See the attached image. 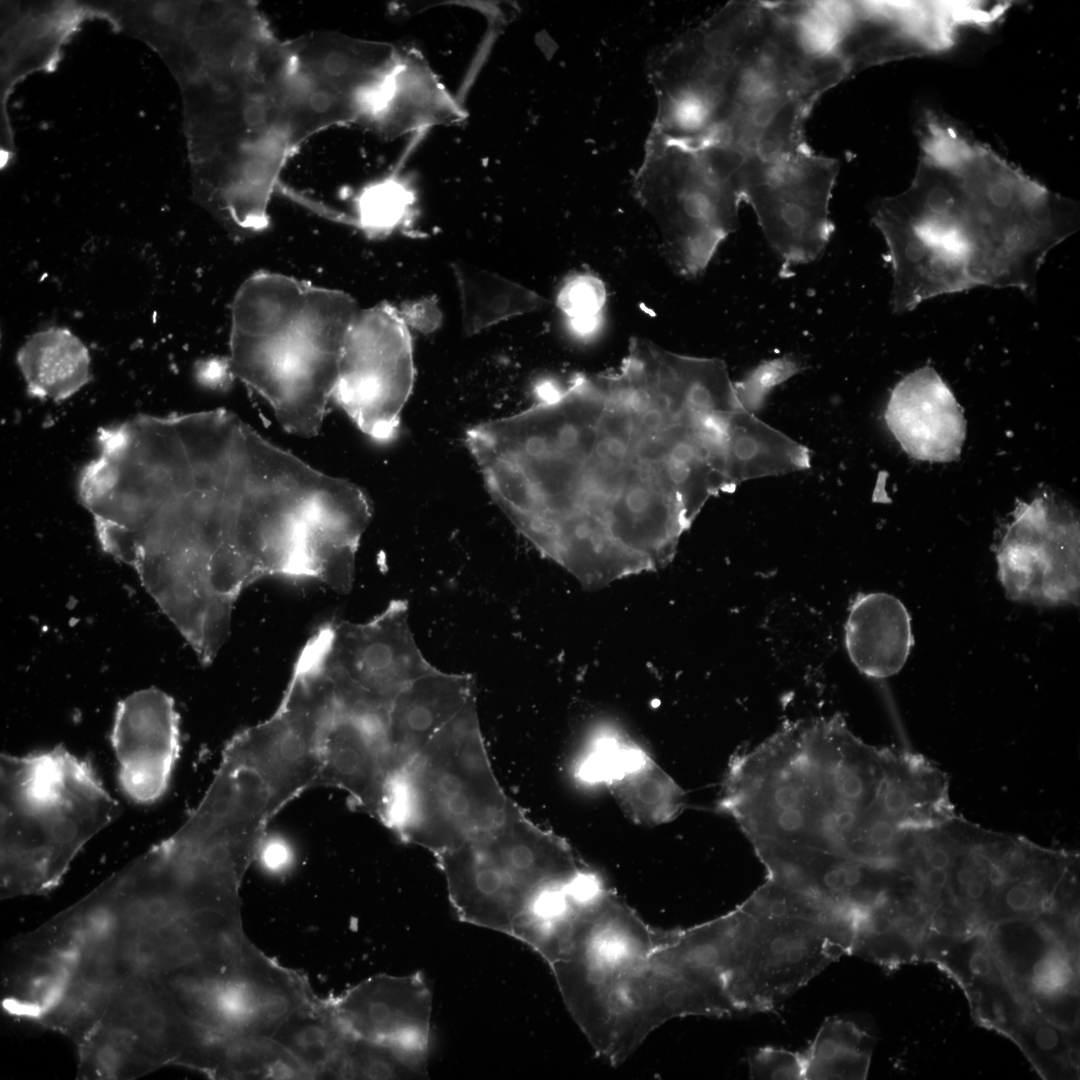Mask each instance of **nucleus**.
<instances>
[{
    "mask_svg": "<svg viewBox=\"0 0 1080 1080\" xmlns=\"http://www.w3.org/2000/svg\"><path fill=\"white\" fill-rule=\"evenodd\" d=\"M844 631L851 662L860 673L874 679L897 674L914 643L907 608L885 592L857 594L851 601Z\"/></svg>",
    "mask_w": 1080,
    "mask_h": 1080,
    "instance_id": "393cba45",
    "label": "nucleus"
},
{
    "mask_svg": "<svg viewBox=\"0 0 1080 1080\" xmlns=\"http://www.w3.org/2000/svg\"><path fill=\"white\" fill-rule=\"evenodd\" d=\"M848 77L805 30L795 2L758 1L735 51L719 120L706 143L748 153L790 108L814 103Z\"/></svg>",
    "mask_w": 1080,
    "mask_h": 1080,
    "instance_id": "9d476101",
    "label": "nucleus"
},
{
    "mask_svg": "<svg viewBox=\"0 0 1080 1080\" xmlns=\"http://www.w3.org/2000/svg\"><path fill=\"white\" fill-rule=\"evenodd\" d=\"M119 813L91 763L63 746L1 754V898L54 888Z\"/></svg>",
    "mask_w": 1080,
    "mask_h": 1080,
    "instance_id": "423d86ee",
    "label": "nucleus"
},
{
    "mask_svg": "<svg viewBox=\"0 0 1080 1080\" xmlns=\"http://www.w3.org/2000/svg\"><path fill=\"white\" fill-rule=\"evenodd\" d=\"M412 339L402 314L388 304L360 310L345 338L334 398L371 439L396 437L412 393Z\"/></svg>",
    "mask_w": 1080,
    "mask_h": 1080,
    "instance_id": "4468645a",
    "label": "nucleus"
},
{
    "mask_svg": "<svg viewBox=\"0 0 1080 1080\" xmlns=\"http://www.w3.org/2000/svg\"><path fill=\"white\" fill-rule=\"evenodd\" d=\"M350 1036L331 1001L325 1003L315 998L295 1010L272 1038L310 1078H340L343 1054Z\"/></svg>",
    "mask_w": 1080,
    "mask_h": 1080,
    "instance_id": "cd10ccee",
    "label": "nucleus"
},
{
    "mask_svg": "<svg viewBox=\"0 0 1080 1080\" xmlns=\"http://www.w3.org/2000/svg\"><path fill=\"white\" fill-rule=\"evenodd\" d=\"M886 424L903 450L928 462L958 459L966 421L950 388L931 367L915 370L891 392Z\"/></svg>",
    "mask_w": 1080,
    "mask_h": 1080,
    "instance_id": "4be33fe9",
    "label": "nucleus"
},
{
    "mask_svg": "<svg viewBox=\"0 0 1080 1080\" xmlns=\"http://www.w3.org/2000/svg\"><path fill=\"white\" fill-rule=\"evenodd\" d=\"M96 443L77 490L102 550L134 568L186 640L227 631L258 579L289 451L220 408L137 415L100 427Z\"/></svg>",
    "mask_w": 1080,
    "mask_h": 1080,
    "instance_id": "f03ea898",
    "label": "nucleus"
},
{
    "mask_svg": "<svg viewBox=\"0 0 1080 1080\" xmlns=\"http://www.w3.org/2000/svg\"><path fill=\"white\" fill-rule=\"evenodd\" d=\"M802 369V362L794 356L787 355L764 361L741 381L734 383L740 405L747 412L758 410L776 386Z\"/></svg>",
    "mask_w": 1080,
    "mask_h": 1080,
    "instance_id": "f704fd0d",
    "label": "nucleus"
},
{
    "mask_svg": "<svg viewBox=\"0 0 1080 1080\" xmlns=\"http://www.w3.org/2000/svg\"><path fill=\"white\" fill-rule=\"evenodd\" d=\"M748 1066L751 1079H805L803 1054L781 1048L753 1049L748 1055Z\"/></svg>",
    "mask_w": 1080,
    "mask_h": 1080,
    "instance_id": "c9c22d12",
    "label": "nucleus"
},
{
    "mask_svg": "<svg viewBox=\"0 0 1080 1080\" xmlns=\"http://www.w3.org/2000/svg\"><path fill=\"white\" fill-rule=\"evenodd\" d=\"M411 203L407 188L390 177L361 193L354 222L371 234L389 233L406 221Z\"/></svg>",
    "mask_w": 1080,
    "mask_h": 1080,
    "instance_id": "473e14b6",
    "label": "nucleus"
},
{
    "mask_svg": "<svg viewBox=\"0 0 1080 1080\" xmlns=\"http://www.w3.org/2000/svg\"><path fill=\"white\" fill-rule=\"evenodd\" d=\"M328 666L388 705L406 685L434 669L414 639L408 603L402 599L390 601L365 623L333 621Z\"/></svg>",
    "mask_w": 1080,
    "mask_h": 1080,
    "instance_id": "a211bd4d",
    "label": "nucleus"
},
{
    "mask_svg": "<svg viewBox=\"0 0 1080 1080\" xmlns=\"http://www.w3.org/2000/svg\"><path fill=\"white\" fill-rule=\"evenodd\" d=\"M110 740L118 781L135 803L151 804L166 791L179 756V715L173 698L157 688L118 702Z\"/></svg>",
    "mask_w": 1080,
    "mask_h": 1080,
    "instance_id": "6ab92c4d",
    "label": "nucleus"
},
{
    "mask_svg": "<svg viewBox=\"0 0 1080 1080\" xmlns=\"http://www.w3.org/2000/svg\"><path fill=\"white\" fill-rule=\"evenodd\" d=\"M511 801L493 771L474 696L391 777L381 823L436 856L495 826Z\"/></svg>",
    "mask_w": 1080,
    "mask_h": 1080,
    "instance_id": "6e6552de",
    "label": "nucleus"
},
{
    "mask_svg": "<svg viewBox=\"0 0 1080 1080\" xmlns=\"http://www.w3.org/2000/svg\"><path fill=\"white\" fill-rule=\"evenodd\" d=\"M872 1049V1037L854 1022L827 1019L803 1053L805 1079H865Z\"/></svg>",
    "mask_w": 1080,
    "mask_h": 1080,
    "instance_id": "c756f323",
    "label": "nucleus"
},
{
    "mask_svg": "<svg viewBox=\"0 0 1080 1080\" xmlns=\"http://www.w3.org/2000/svg\"><path fill=\"white\" fill-rule=\"evenodd\" d=\"M577 770L582 780L606 785L624 813L639 825L668 823L684 809L685 793L677 782L614 728L595 731Z\"/></svg>",
    "mask_w": 1080,
    "mask_h": 1080,
    "instance_id": "aec40b11",
    "label": "nucleus"
},
{
    "mask_svg": "<svg viewBox=\"0 0 1080 1080\" xmlns=\"http://www.w3.org/2000/svg\"><path fill=\"white\" fill-rule=\"evenodd\" d=\"M216 1077L230 1079H308L302 1066L273 1038H229Z\"/></svg>",
    "mask_w": 1080,
    "mask_h": 1080,
    "instance_id": "7c9ffc66",
    "label": "nucleus"
},
{
    "mask_svg": "<svg viewBox=\"0 0 1080 1080\" xmlns=\"http://www.w3.org/2000/svg\"><path fill=\"white\" fill-rule=\"evenodd\" d=\"M934 910L907 882L859 912L850 954L889 969L922 959Z\"/></svg>",
    "mask_w": 1080,
    "mask_h": 1080,
    "instance_id": "b1692460",
    "label": "nucleus"
},
{
    "mask_svg": "<svg viewBox=\"0 0 1080 1080\" xmlns=\"http://www.w3.org/2000/svg\"><path fill=\"white\" fill-rule=\"evenodd\" d=\"M743 159L725 145L677 142L651 130L633 187L680 275L700 274L737 229Z\"/></svg>",
    "mask_w": 1080,
    "mask_h": 1080,
    "instance_id": "9b49d317",
    "label": "nucleus"
},
{
    "mask_svg": "<svg viewBox=\"0 0 1080 1080\" xmlns=\"http://www.w3.org/2000/svg\"><path fill=\"white\" fill-rule=\"evenodd\" d=\"M460 920L526 941L592 875L569 844L511 801L495 826L435 856Z\"/></svg>",
    "mask_w": 1080,
    "mask_h": 1080,
    "instance_id": "0eeeda50",
    "label": "nucleus"
},
{
    "mask_svg": "<svg viewBox=\"0 0 1080 1080\" xmlns=\"http://www.w3.org/2000/svg\"><path fill=\"white\" fill-rule=\"evenodd\" d=\"M998 579L1012 601L1077 605L1080 528L1075 513L1047 497L1020 503L997 548Z\"/></svg>",
    "mask_w": 1080,
    "mask_h": 1080,
    "instance_id": "dca6fc26",
    "label": "nucleus"
},
{
    "mask_svg": "<svg viewBox=\"0 0 1080 1080\" xmlns=\"http://www.w3.org/2000/svg\"><path fill=\"white\" fill-rule=\"evenodd\" d=\"M606 300V287L600 278L590 273H577L563 283L556 304L572 331L587 336L598 329Z\"/></svg>",
    "mask_w": 1080,
    "mask_h": 1080,
    "instance_id": "72a5a7b5",
    "label": "nucleus"
},
{
    "mask_svg": "<svg viewBox=\"0 0 1080 1080\" xmlns=\"http://www.w3.org/2000/svg\"><path fill=\"white\" fill-rule=\"evenodd\" d=\"M331 1003L353 1036L427 1054L432 996L420 973L373 976Z\"/></svg>",
    "mask_w": 1080,
    "mask_h": 1080,
    "instance_id": "412c9836",
    "label": "nucleus"
},
{
    "mask_svg": "<svg viewBox=\"0 0 1080 1080\" xmlns=\"http://www.w3.org/2000/svg\"><path fill=\"white\" fill-rule=\"evenodd\" d=\"M16 361L28 395L42 400L64 401L92 378L87 347L64 327L31 335L19 348Z\"/></svg>",
    "mask_w": 1080,
    "mask_h": 1080,
    "instance_id": "bb28decb",
    "label": "nucleus"
},
{
    "mask_svg": "<svg viewBox=\"0 0 1080 1080\" xmlns=\"http://www.w3.org/2000/svg\"><path fill=\"white\" fill-rule=\"evenodd\" d=\"M756 7L757 1H731L665 48L651 74L657 97L652 130L677 142L707 140L721 114L736 48Z\"/></svg>",
    "mask_w": 1080,
    "mask_h": 1080,
    "instance_id": "f8f14e48",
    "label": "nucleus"
},
{
    "mask_svg": "<svg viewBox=\"0 0 1080 1080\" xmlns=\"http://www.w3.org/2000/svg\"><path fill=\"white\" fill-rule=\"evenodd\" d=\"M837 55L848 76L871 66L940 52L966 27H986L1007 10L1003 2H835Z\"/></svg>",
    "mask_w": 1080,
    "mask_h": 1080,
    "instance_id": "2eb2a0df",
    "label": "nucleus"
},
{
    "mask_svg": "<svg viewBox=\"0 0 1080 1080\" xmlns=\"http://www.w3.org/2000/svg\"><path fill=\"white\" fill-rule=\"evenodd\" d=\"M427 1054L351 1034L342 1059L343 1079H409L426 1076Z\"/></svg>",
    "mask_w": 1080,
    "mask_h": 1080,
    "instance_id": "2f4dec72",
    "label": "nucleus"
},
{
    "mask_svg": "<svg viewBox=\"0 0 1080 1080\" xmlns=\"http://www.w3.org/2000/svg\"><path fill=\"white\" fill-rule=\"evenodd\" d=\"M839 162L805 148L771 157L744 155L738 173L748 203L783 270L816 260L834 226L829 217Z\"/></svg>",
    "mask_w": 1080,
    "mask_h": 1080,
    "instance_id": "ddd939ff",
    "label": "nucleus"
},
{
    "mask_svg": "<svg viewBox=\"0 0 1080 1080\" xmlns=\"http://www.w3.org/2000/svg\"><path fill=\"white\" fill-rule=\"evenodd\" d=\"M872 220L889 250L898 314L978 286L1034 294L1046 255L1079 222L1075 203L933 114L910 186L879 200Z\"/></svg>",
    "mask_w": 1080,
    "mask_h": 1080,
    "instance_id": "7ed1b4c3",
    "label": "nucleus"
},
{
    "mask_svg": "<svg viewBox=\"0 0 1080 1080\" xmlns=\"http://www.w3.org/2000/svg\"><path fill=\"white\" fill-rule=\"evenodd\" d=\"M474 696L470 675L436 668L406 685L388 709L391 777Z\"/></svg>",
    "mask_w": 1080,
    "mask_h": 1080,
    "instance_id": "5701e85b",
    "label": "nucleus"
},
{
    "mask_svg": "<svg viewBox=\"0 0 1080 1080\" xmlns=\"http://www.w3.org/2000/svg\"><path fill=\"white\" fill-rule=\"evenodd\" d=\"M401 314L407 325H414L422 331L433 330L438 325L439 321L437 308L428 301L413 304Z\"/></svg>",
    "mask_w": 1080,
    "mask_h": 1080,
    "instance_id": "4c0bfd02",
    "label": "nucleus"
},
{
    "mask_svg": "<svg viewBox=\"0 0 1080 1080\" xmlns=\"http://www.w3.org/2000/svg\"><path fill=\"white\" fill-rule=\"evenodd\" d=\"M464 332L479 333L510 318L545 308L538 293L496 273L454 262Z\"/></svg>",
    "mask_w": 1080,
    "mask_h": 1080,
    "instance_id": "c85d7f7f",
    "label": "nucleus"
},
{
    "mask_svg": "<svg viewBox=\"0 0 1080 1080\" xmlns=\"http://www.w3.org/2000/svg\"><path fill=\"white\" fill-rule=\"evenodd\" d=\"M732 385L719 359L633 337L615 370L543 381L465 444L516 529L600 588L666 566L706 501L736 486Z\"/></svg>",
    "mask_w": 1080,
    "mask_h": 1080,
    "instance_id": "f257e3e1",
    "label": "nucleus"
},
{
    "mask_svg": "<svg viewBox=\"0 0 1080 1080\" xmlns=\"http://www.w3.org/2000/svg\"><path fill=\"white\" fill-rule=\"evenodd\" d=\"M256 859L268 872L283 873L293 862V849L284 838L266 834L259 845Z\"/></svg>",
    "mask_w": 1080,
    "mask_h": 1080,
    "instance_id": "e433bc0d",
    "label": "nucleus"
},
{
    "mask_svg": "<svg viewBox=\"0 0 1080 1080\" xmlns=\"http://www.w3.org/2000/svg\"><path fill=\"white\" fill-rule=\"evenodd\" d=\"M329 671L333 691L321 725L317 787L343 790L382 822L392 775L389 705Z\"/></svg>",
    "mask_w": 1080,
    "mask_h": 1080,
    "instance_id": "f3484780",
    "label": "nucleus"
},
{
    "mask_svg": "<svg viewBox=\"0 0 1080 1080\" xmlns=\"http://www.w3.org/2000/svg\"><path fill=\"white\" fill-rule=\"evenodd\" d=\"M464 113L416 52L401 51L384 100L370 126L394 138L460 121Z\"/></svg>",
    "mask_w": 1080,
    "mask_h": 1080,
    "instance_id": "a878e982",
    "label": "nucleus"
},
{
    "mask_svg": "<svg viewBox=\"0 0 1080 1080\" xmlns=\"http://www.w3.org/2000/svg\"><path fill=\"white\" fill-rule=\"evenodd\" d=\"M184 59L195 181L230 209L264 211L288 158L284 44L270 32L244 29Z\"/></svg>",
    "mask_w": 1080,
    "mask_h": 1080,
    "instance_id": "20e7f679",
    "label": "nucleus"
},
{
    "mask_svg": "<svg viewBox=\"0 0 1080 1080\" xmlns=\"http://www.w3.org/2000/svg\"><path fill=\"white\" fill-rule=\"evenodd\" d=\"M360 309L347 293L258 272L231 306L228 372L259 394L288 432L318 434Z\"/></svg>",
    "mask_w": 1080,
    "mask_h": 1080,
    "instance_id": "39448f33",
    "label": "nucleus"
},
{
    "mask_svg": "<svg viewBox=\"0 0 1080 1080\" xmlns=\"http://www.w3.org/2000/svg\"><path fill=\"white\" fill-rule=\"evenodd\" d=\"M734 911L733 953L725 985L739 1012L773 1009L850 954L854 916L768 879Z\"/></svg>",
    "mask_w": 1080,
    "mask_h": 1080,
    "instance_id": "1a4fd4ad",
    "label": "nucleus"
}]
</instances>
